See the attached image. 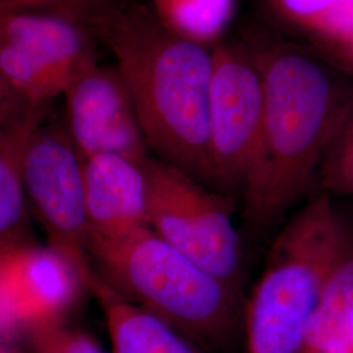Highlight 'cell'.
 <instances>
[{"mask_svg":"<svg viewBox=\"0 0 353 353\" xmlns=\"http://www.w3.org/2000/svg\"><path fill=\"white\" fill-rule=\"evenodd\" d=\"M262 74L261 144L243 185L254 234L280 223L316 178L328 144L353 108V85L326 59L279 42L250 48Z\"/></svg>","mask_w":353,"mask_h":353,"instance_id":"cell-1","label":"cell"},{"mask_svg":"<svg viewBox=\"0 0 353 353\" xmlns=\"http://www.w3.org/2000/svg\"><path fill=\"white\" fill-rule=\"evenodd\" d=\"M90 32L113 52L150 148L191 176L210 179L212 50L138 6L119 4Z\"/></svg>","mask_w":353,"mask_h":353,"instance_id":"cell-2","label":"cell"},{"mask_svg":"<svg viewBox=\"0 0 353 353\" xmlns=\"http://www.w3.org/2000/svg\"><path fill=\"white\" fill-rule=\"evenodd\" d=\"M351 240L331 196L318 194L280 230L246 306L248 353H300L307 326Z\"/></svg>","mask_w":353,"mask_h":353,"instance_id":"cell-3","label":"cell"},{"mask_svg":"<svg viewBox=\"0 0 353 353\" xmlns=\"http://www.w3.org/2000/svg\"><path fill=\"white\" fill-rule=\"evenodd\" d=\"M89 252L143 307L201 343L227 341L237 290L176 250L151 228L118 237L89 234Z\"/></svg>","mask_w":353,"mask_h":353,"instance_id":"cell-4","label":"cell"},{"mask_svg":"<svg viewBox=\"0 0 353 353\" xmlns=\"http://www.w3.org/2000/svg\"><path fill=\"white\" fill-rule=\"evenodd\" d=\"M88 28L41 12H0L1 119L49 105L97 61Z\"/></svg>","mask_w":353,"mask_h":353,"instance_id":"cell-5","label":"cell"},{"mask_svg":"<svg viewBox=\"0 0 353 353\" xmlns=\"http://www.w3.org/2000/svg\"><path fill=\"white\" fill-rule=\"evenodd\" d=\"M148 227L169 245L237 290L242 249L229 198L214 194L164 160L144 164Z\"/></svg>","mask_w":353,"mask_h":353,"instance_id":"cell-6","label":"cell"},{"mask_svg":"<svg viewBox=\"0 0 353 353\" xmlns=\"http://www.w3.org/2000/svg\"><path fill=\"white\" fill-rule=\"evenodd\" d=\"M208 97L210 181L245 185L258 154L265 109L262 74L252 49L219 42Z\"/></svg>","mask_w":353,"mask_h":353,"instance_id":"cell-7","label":"cell"},{"mask_svg":"<svg viewBox=\"0 0 353 353\" xmlns=\"http://www.w3.org/2000/svg\"><path fill=\"white\" fill-rule=\"evenodd\" d=\"M26 192L42 225L50 248L75 265L84 284L93 287L90 274L89 227L83 160L70 135L58 127L42 126L34 134L26 154Z\"/></svg>","mask_w":353,"mask_h":353,"instance_id":"cell-8","label":"cell"},{"mask_svg":"<svg viewBox=\"0 0 353 353\" xmlns=\"http://www.w3.org/2000/svg\"><path fill=\"white\" fill-rule=\"evenodd\" d=\"M70 138L81 160L118 154L144 166L148 143L118 67L85 65L63 93Z\"/></svg>","mask_w":353,"mask_h":353,"instance_id":"cell-9","label":"cell"},{"mask_svg":"<svg viewBox=\"0 0 353 353\" xmlns=\"http://www.w3.org/2000/svg\"><path fill=\"white\" fill-rule=\"evenodd\" d=\"M84 280L75 265L52 248L19 245L1 252V341L63 323Z\"/></svg>","mask_w":353,"mask_h":353,"instance_id":"cell-10","label":"cell"},{"mask_svg":"<svg viewBox=\"0 0 353 353\" xmlns=\"http://www.w3.org/2000/svg\"><path fill=\"white\" fill-rule=\"evenodd\" d=\"M84 195L90 234L118 237L148 227L144 168L118 154L83 160Z\"/></svg>","mask_w":353,"mask_h":353,"instance_id":"cell-11","label":"cell"},{"mask_svg":"<svg viewBox=\"0 0 353 353\" xmlns=\"http://www.w3.org/2000/svg\"><path fill=\"white\" fill-rule=\"evenodd\" d=\"M48 106H38L1 119L0 134V241L1 252L23 245L26 220V154L43 125Z\"/></svg>","mask_w":353,"mask_h":353,"instance_id":"cell-12","label":"cell"},{"mask_svg":"<svg viewBox=\"0 0 353 353\" xmlns=\"http://www.w3.org/2000/svg\"><path fill=\"white\" fill-rule=\"evenodd\" d=\"M114 353H198L179 331L143 306L131 305L97 280Z\"/></svg>","mask_w":353,"mask_h":353,"instance_id":"cell-13","label":"cell"},{"mask_svg":"<svg viewBox=\"0 0 353 353\" xmlns=\"http://www.w3.org/2000/svg\"><path fill=\"white\" fill-rule=\"evenodd\" d=\"M353 316V237L334 270L307 326L300 353H351Z\"/></svg>","mask_w":353,"mask_h":353,"instance_id":"cell-14","label":"cell"},{"mask_svg":"<svg viewBox=\"0 0 353 353\" xmlns=\"http://www.w3.org/2000/svg\"><path fill=\"white\" fill-rule=\"evenodd\" d=\"M157 19L181 37L217 45L236 13L237 0H152Z\"/></svg>","mask_w":353,"mask_h":353,"instance_id":"cell-15","label":"cell"},{"mask_svg":"<svg viewBox=\"0 0 353 353\" xmlns=\"http://www.w3.org/2000/svg\"><path fill=\"white\" fill-rule=\"evenodd\" d=\"M316 179L319 194L353 196V108L330 141Z\"/></svg>","mask_w":353,"mask_h":353,"instance_id":"cell-16","label":"cell"},{"mask_svg":"<svg viewBox=\"0 0 353 353\" xmlns=\"http://www.w3.org/2000/svg\"><path fill=\"white\" fill-rule=\"evenodd\" d=\"M119 0H0V12H41L63 17L90 30Z\"/></svg>","mask_w":353,"mask_h":353,"instance_id":"cell-17","label":"cell"},{"mask_svg":"<svg viewBox=\"0 0 353 353\" xmlns=\"http://www.w3.org/2000/svg\"><path fill=\"white\" fill-rule=\"evenodd\" d=\"M339 0H267L280 23L307 36Z\"/></svg>","mask_w":353,"mask_h":353,"instance_id":"cell-18","label":"cell"},{"mask_svg":"<svg viewBox=\"0 0 353 353\" xmlns=\"http://www.w3.org/2000/svg\"><path fill=\"white\" fill-rule=\"evenodd\" d=\"M36 353H103L88 335L64 327L63 323L29 334Z\"/></svg>","mask_w":353,"mask_h":353,"instance_id":"cell-19","label":"cell"},{"mask_svg":"<svg viewBox=\"0 0 353 353\" xmlns=\"http://www.w3.org/2000/svg\"><path fill=\"white\" fill-rule=\"evenodd\" d=\"M322 46H325V49L328 50L338 62H341L343 67H345L351 74H353V34Z\"/></svg>","mask_w":353,"mask_h":353,"instance_id":"cell-20","label":"cell"},{"mask_svg":"<svg viewBox=\"0 0 353 353\" xmlns=\"http://www.w3.org/2000/svg\"><path fill=\"white\" fill-rule=\"evenodd\" d=\"M1 353H12V352H11V351H10V350H7V348H6V347H3V348H1Z\"/></svg>","mask_w":353,"mask_h":353,"instance_id":"cell-21","label":"cell"}]
</instances>
